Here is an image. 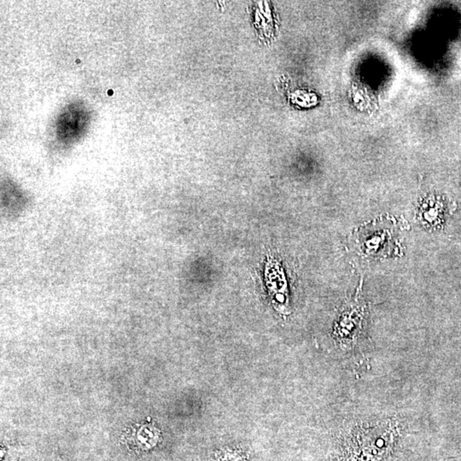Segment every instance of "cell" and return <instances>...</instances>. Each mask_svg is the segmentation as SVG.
Listing matches in <instances>:
<instances>
[{
    "label": "cell",
    "mask_w": 461,
    "mask_h": 461,
    "mask_svg": "<svg viewBox=\"0 0 461 461\" xmlns=\"http://www.w3.org/2000/svg\"><path fill=\"white\" fill-rule=\"evenodd\" d=\"M147 419H148V421H151V417H148V418H147Z\"/></svg>",
    "instance_id": "1"
}]
</instances>
